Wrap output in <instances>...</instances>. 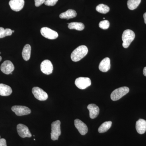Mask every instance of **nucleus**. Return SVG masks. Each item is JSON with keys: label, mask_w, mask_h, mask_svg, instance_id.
<instances>
[{"label": "nucleus", "mask_w": 146, "mask_h": 146, "mask_svg": "<svg viewBox=\"0 0 146 146\" xmlns=\"http://www.w3.org/2000/svg\"><path fill=\"white\" fill-rule=\"evenodd\" d=\"M112 122L111 121L105 122L103 123L98 128V132L100 133H103L109 130L112 126Z\"/></svg>", "instance_id": "21"}, {"label": "nucleus", "mask_w": 146, "mask_h": 146, "mask_svg": "<svg viewBox=\"0 0 146 146\" xmlns=\"http://www.w3.org/2000/svg\"><path fill=\"white\" fill-rule=\"evenodd\" d=\"M17 129L18 135L22 138H31L32 136L31 133L28 127L25 125L19 124L17 126Z\"/></svg>", "instance_id": "9"}, {"label": "nucleus", "mask_w": 146, "mask_h": 146, "mask_svg": "<svg viewBox=\"0 0 146 146\" xmlns=\"http://www.w3.org/2000/svg\"><path fill=\"white\" fill-rule=\"evenodd\" d=\"M143 74L144 76H146V67H145V68H144Z\"/></svg>", "instance_id": "30"}, {"label": "nucleus", "mask_w": 146, "mask_h": 146, "mask_svg": "<svg viewBox=\"0 0 146 146\" xmlns=\"http://www.w3.org/2000/svg\"><path fill=\"white\" fill-rule=\"evenodd\" d=\"M99 68L100 71L103 72H106L110 68V60L108 57L103 59L100 63Z\"/></svg>", "instance_id": "15"}, {"label": "nucleus", "mask_w": 146, "mask_h": 146, "mask_svg": "<svg viewBox=\"0 0 146 146\" xmlns=\"http://www.w3.org/2000/svg\"><path fill=\"white\" fill-rule=\"evenodd\" d=\"M77 16V13L73 9H68L67 11L61 13L59 15V17L61 19H66L67 20L75 18Z\"/></svg>", "instance_id": "18"}, {"label": "nucleus", "mask_w": 146, "mask_h": 146, "mask_svg": "<svg viewBox=\"0 0 146 146\" xmlns=\"http://www.w3.org/2000/svg\"><path fill=\"white\" fill-rule=\"evenodd\" d=\"M0 138H1V136H0Z\"/></svg>", "instance_id": "33"}, {"label": "nucleus", "mask_w": 146, "mask_h": 146, "mask_svg": "<svg viewBox=\"0 0 146 146\" xmlns=\"http://www.w3.org/2000/svg\"><path fill=\"white\" fill-rule=\"evenodd\" d=\"M141 0H128V8L130 10H133L138 7L141 3Z\"/></svg>", "instance_id": "22"}, {"label": "nucleus", "mask_w": 146, "mask_h": 146, "mask_svg": "<svg viewBox=\"0 0 146 146\" xmlns=\"http://www.w3.org/2000/svg\"><path fill=\"white\" fill-rule=\"evenodd\" d=\"M11 110L18 116L28 115L31 113V110L30 108L22 106H14L11 108Z\"/></svg>", "instance_id": "8"}, {"label": "nucleus", "mask_w": 146, "mask_h": 146, "mask_svg": "<svg viewBox=\"0 0 146 146\" xmlns=\"http://www.w3.org/2000/svg\"><path fill=\"white\" fill-rule=\"evenodd\" d=\"M9 5L12 10L19 11L22 10L25 5L24 0H10Z\"/></svg>", "instance_id": "12"}, {"label": "nucleus", "mask_w": 146, "mask_h": 146, "mask_svg": "<svg viewBox=\"0 0 146 146\" xmlns=\"http://www.w3.org/2000/svg\"><path fill=\"white\" fill-rule=\"evenodd\" d=\"M12 90L10 86L3 84H0V96H7L12 94Z\"/></svg>", "instance_id": "17"}, {"label": "nucleus", "mask_w": 146, "mask_h": 146, "mask_svg": "<svg viewBox=\"0 0 146 146\" xmlns=\"http://www.w3.org/2000/svg\"><path fill=\"white\" fill-rule=\"evenodd\" d=\"M89 111L90 117L92 119H95L98 117L100 113V108L96 105L91 104L87 106Z\"/></svg>", "instance_id": "14"}, {"label": "nucleus", "mask_w": 146, "mask_h": 146, "mask_svg": "<svg viewBox=\"0 0 146 146\" xmlns=\"http://www.w3.org/2000/svg\"><path fill=\"white\" fill-rule=\"evenodd\" d=\"M74 125L77 129L82 135H84L88 132L87 125L81 120L76 119L74 120Z\"/></svg>", "instance_id": "13"}, {"label": "nucleus", "mask_w": 146, "mask_h": 146, "mask_svg": "<svg viewBox=\"0 0 146 146\" xmlns=\"http://www.w3.org/2000/svg\"><path fill=\"white\" fill-rule=\"evenodd\" d=\"M143 18L144 19V21H145V23L146 24V12L144 14Z\"/></svg>", "instance_id": "29"}, {"label": "nucleus", "mask_w": 146, "mask_h": 146, "mask_svg": "<svg viewBox=\"0 0 146 146\" xmlns=\"http://www.w3.org/2000/svg\"><path fill=\"white\" fill-rule=\"evenodd\" d=\"M99 26L101 29H107L109 27L110 23L107 20H104L100 22Z\"/></svg>", "instance_id": "25"}, {"label": "nucleus", "mask_w": 146, "mask_h": 146, "mask_svg": "<svg viewBox=\"0 0 146 146\" xmlns=\"http://www.w3.org/2000/svg\"><path fill=\"white\" fill-rule=\"evenodd\" d=\"M135 37V33L131 30L127 29L124 31L122 36L123 47L125 48H128Z\"/></svg>", "instance_id": "2"}, {"label": "nucleus", "mask_w": 146, "mask_h": 146, "mask_svg": "<svg viewBox=\"0 0 146 146\" xmlns=\"http://www.w3.org/2000/svg\"><path fill=\"white\" fill-rule=\"evenodd\" d=\"M129 91V88L126 86L120 87L113 91L110 96V98L111 100L114 101L118 100L128 94Z\"/></svg>", "instance_id": "3"}, {"label": "nucleus", "mask_w": 146, "mask_h": 146, "mask_svg": "<svg viewBox=\"0 0 146 146\" xmlns=\"http://www.w3.org/2000/svg\"><path fill=\"white\" fill-rule=\"evenodd\" d=\"M136 128L139 134H143L146 131V121L143 119H139L136 121Z\"/></svg>", "instance_id": "16"}, {"label": "nucleus", "mask_w": 146, "mask_h": 146, "mask_svg": "<svg viewBox=\"0 0 146 146\" xmlns=\"http://www.w3.org/2000/svg\"><path fill=\"white\" fill-rule=\"evenodd\" d=\"M58 0H46L44 3L45 5L48 6H53L56 4Z\"/></svg>", "instance_id": "26"}, {"label": "nucleus", "mask_w": 146, "mask_h": 146, "mask_svg": "<svg viewBox=\"0 0 146 146\" xmlns=\"http://www.w3.org/2000/svg\"><path fill=\"white\" fill-rule=\"evenodd\" d=\"M14 31H12V32H13V33H14Z\"/></svg>", "instance_id": "32"}, {"label": "nucleus", "mask_w": 146, "mask_h": 146, "mask_svg": "<svg viewBox=\"0 0 146 146\" xmlns=\"http://www.w3.org/2000/svg\"><path fill=\"white\" fill-rule=\"evenodd\" d=\"M68 28L70 29H75L76 30L82 31L84 29V25L82 23H78V22H72L70 23H68Z\"/></svg>", "instance_id": "20"}, {"label": "nucleus", "mask_w": 146, "mask_h": 146, "mask_svg": "<svg viewBox=\"0 0 146 146\" xmlns=\"http://www.w3.org/2000/svg\"><path fill=\"white\" fill-rule=\"evenodd\" d=\"M46 0H35V4L36 7L40 6L46 1Z\"/></svg>", "instance_id": "27"}, {"label": "nucleus", "mask_w": 146, "mask_h": 146, "mask_svg": "<svg viewBox=\"0 0 146 146\" xmlns=\"http://www.w3.org/2000/svg\"><path fill=\"white\" fill-rule=\"evenodd\" d=\"M0 146H7L6 141L4 138H0Z\"/></svg>", "instance_id": "28"}, {"label": "nucleus", "mask_w": 146, "mask_h": 146, "mask_svg": "<svg viewBox=\"0 0 146 146\" xmlns=\"http://www.w3.org/2000/svg\"><path fill=\"white\" fill-rule=\"evenodd\" d=\"M60 134V121L59 120H57L52 123L51 138L53 141L57 140Z\"/></svg>", "instance_id": "4"}, {"label": "nucleus", "mask_w": 146, "mask_h": 146, "mask_svg": "<svg viewBox=\"0 0 146 146\" xmlns=\"http://www.w3.org/2000/svg\"><path fill=\"white\" fill-rule=\"evenodd\" d=\"M91 82L89 78L79 77L76 79L75 84L76 86L80 89H84L91 86Z\"/></svg>", "instance_id": "6"}, {"label": "nucleus", "mask_w": 146, "mask_h": 146, "mask_svg": "<svg viewBox=\"0 0 146 146\" xmlns=\"http://www.w3.org/2000/svg\"><path fill=\"white\" fill-rule=\"evenodd\" d=\"M31 50V48L30 45L28 44L25 45L22 51V56L26 61H27L30 58Z\"/></svg>", "instance_id": "19"}, {"label": "nucleus", "mask_w": 146, "mask_h": 146, "mask_svg": "<svg viewBox=\"0 0 146 146\" xmlns=\"http://www.w3.org/2000/svg\"><path fill=\"white\" fill-rule=\"evenodd\" d=\"M12 33V31L10 29H4L3 27H0V39L10 36Z\"/></svg>", "instance_id": "24"}, {"label": "nucleus", "mask_w": 146, "mask_h": 146, "mask_svg": "<svg viewBox=\"0 0 146 146\" xmlns=\"http://www.w3.org/2000/svg\"><path fill=\"white\" fill-rule=\"evenodd\" d=\"M40 68L42 72L46 75L51 74L53 70L52 63L49 60H45L42 61L40 65Z\"/></svg>", "instance_id": "10"}, {"label": "nucleus", "mask_w": 146, "mask_h": 146, "mask_svg": "<svg viewBox=\"0 0 146 146\" xmlns=\"http://www.w3.org/2000/svg\"><path fill=\"white\" fill-rule=\"evenodd\" d=\"M96 10L98 12H99L100 13L106 14L109 12L110 8L108 6L103 4H100L97 6L96 8Z\"/></svg>", "instance_id": "23"}, {"label": "nucleus", "mask_w": 146, "mask_h": 146, "mask_svg": "<svg viewBox=\"0 0 146 146\" xmlns=\"http://www.w3.org/2000/svg\"><path fill=\"white\" fill-rule=\"evenodd\" d=\"M14 70V65L10 60H5L1 65V71L6 74H9Z\"/></svg>", "instance_id": "11"}, {"label": "nucleus", "mask_w": 146, "mask_h": 146, "mask_svg": "<svg viewBox=\"0 0 146 146\" xmlns=\"http://www.w3.org/2000/svg\"><path fill=\"white\" fill-rule=\"evenodd\" d=\"M88 52V49L86 46L84 45L79 46L71 54V59L74 62H78L86 56Z\"/></svg>", "instance_id": "1"}, {"label": "nucleus", "mask_w": 146, "mask_h": 146, "mask_svg": "<svg viewBox=\"0 0 146 146\" xmlns=\"http://www.w3.org/2000/svg\"><path fill=\"white\" fill-rule=\"evenodd\" d=\"M32 91L35 98L39 101H45L48 98L47 93L39 87H33Z\"/></svg>", "instance_id": "7"}, {"label": "nucleus", "mask_w": 146, "mask_h": 146, "mask_svg": "<svg viewBox=\"0 0 146 146\" xmlns=\"http://www.w3.org/2000/svg\"><path fill=\"white\" fill-rule=\"evenodd\" d=\"M0 54H1V52H0ZM2 59V58L1 56H0V62L1 61Z\"/></svg>", "instance_id": "31"}, {"label": "nucleus", "mask_w": 146, "mask_h": 146, "mask_svg": "<svg viewBox=\"0 0 146 146\" xmlns=\"http://www.w3.org/2000/svg\"><path fill=\"white\" fill-rule=\"evenodd\" d=\"M40 32L42 36L48 39H55L58 36L57 32L46 27L42 28Z\"/></svg>", "instance_id": "5"}]
</instances>
